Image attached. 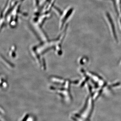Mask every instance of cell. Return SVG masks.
Here are the masks:
<instances>
[{
	"label": "cell",
	"mask_w": 121,
	"mask_h": 121,
	"mask_svg": "<svg viewBox=\"0 0 121 121\" xmlns=\"http://www.w3.org/2000/svg\"><path fill=\"white\" fill-rule=\"evenodd\" d=\"M106 16L107 23L108 24V26H109L111 32L113 35H112L114 37V39L117 40V37L116 29H115V25L112 19L110 14L108 12H107L106 13Z\"/></svg>",
	"instance_id": "6da1fadb"
}]
</instances>
